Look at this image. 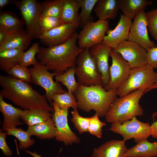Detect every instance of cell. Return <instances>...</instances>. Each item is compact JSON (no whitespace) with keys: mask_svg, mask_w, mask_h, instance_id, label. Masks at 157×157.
Instances as JSON below:
<instances>
[{"mask_svg":"<svg viewBox=\"0 0 157 157\" xmlns=\"http://www.w3.org/2000/svg\"><path fill=\"white\" fill-rule=\"evenodd\" d=\"M157 82V72L148 64L131 69L127 80L117 89L119 97L133 91L143 89L146 92Z\"/></svg>","mask_w":157,"mask_h":157,"instance_id":"5","label":"cell"},{"mask_svg":"<svg viewBox=\"0 0 157 157\" xmlns=\"http://www.w3.org/2000/svg\"><path fill=\"white\" fill-rule=\"evenodd\" d=\"M40 47L39 43H33L28 50L23 53L18 64L27 67L31 65L34 66L39 64L36 56L40 51Z\"/></svg>","mask_w":157,"mask_h":157,"instance_id":"34","label":"cell"},{"mask_svg":"<svg viewBox=\"0 0 157 157\" xmlns=\"http://www.w3.org/2000/svg\"><path fill=\"white\" fill-rule=\"evenodd\" d=\"M148 27L151 36L157 40V8L146 12Z\"/></svg>","mask_w":157,"mask_h":157,"instance_id":"39","label":"cell"},{"mask_svg":"<svg viewBox=\"0 0 157 157\" xmlns=\"http://www.w3.org/2000/svg\"><path fill=\"white\" fill-rule=\"evenodd\" d=\"M7 133L6 132L0 130V148L5 156L10 157L13 154V152L7 143L6 137Z\"/></svg>","mask_w":157,"mask_h":157,"instance_id":"40","label":"cell"},{"mask_svg":"<svg viewBox=\"0 0 157 157\" xmlns=\"http://www.w3.org/2000/svg\"><path fill=\"white\" fill-rule=\"evenodd\" d=\"M78 27L69 23H64L46 33L38 38L40 42L47 47L64 43L70 39L76 32Z\"/></svg>","mask_w":157,"mask_h":157,"instance_id":"15","label":"cell"},{"mask_svg":"<svg viewBox=\"0 0 157 157\" xmlns=\"http://www.w3.org/2000/svg\"><path fill=\"white\" fill-rule=\"evenodd\" d=\"M74 94L77 108L86 112L94 110L100 117L105 116L118 95L117 89L107 91L102 86L81 85Z\"/></svg>","mask_w":157,"mask_h":157,"instance_id":"3","label":"cell"},{"mask_svg":"<svg viewBox=\"0 0 157 157\" xmlns=\"http://www.w3.org/2000/svg\"><path fill=\"white\" fill-rule=\"evenodd\" d=\"M151 125L138 120L136 117L126 121L122 123H111L109 130L121 135L125 142L133 138L136 143L147 139L151 135Z\"/></svg>","mask_w":157,"mask_h":157,"instance_id":"9","label":"cell"},{"mask_svg":"<svg viewBox=\"0 0 157 157\" xmlns=\"http://www.w3.org/2000/svg\"><path fill=\"white\" fill-rule=\"evenodd\" d=\"M9 76L21 81L32 83L30 69L18 64L10 69L7 72Z\"/></svg>","mask_w":157,"mask_h":157,"instance_id":"35","label":"cell"},{"mask_svg":"<svg viewBox=\"0 0 157 157\" xmlns=\"http://www.w3.org/2000/svg\"><path fill=\"white\" fill-rule=\"evenodd\" d=\"M99 117L96 113L90 117L88 132L91 134L99 138H101L102 135V127L106 124L101 121Z\"/></svg>","mask_w":157,"mask_h":157,"instance_id":"38","label":"cell"},{"mask_svg":"<svg viewBox=\"0 0 157 157\" xmlns=\"http://www.w3.org/2000/svg\"><path fill=\"white\" fill-rule=\"evenodd\" d=\"M24 51L19 49H8L0 51V69L7 72L18 64Z\"/></svg>","mask_w":157,"mask_h":157,"instance_id":"27","label":"cell"},{"mask_svg":"<svg viewBox=\"0 0 157 157\" xmlns=\"http://www.w3.org/2000/svg\"><path fill=\"white\" fill-rule=\"evenodd\" d=\"M120 18L114 29H109L103 42L112 49L127 40L132 20L120 13Z\"/></svg>","mask_w":157,"mask_h":157,"instance_id":"17","label":"cell"},{"mask_svg":"<svg viewBox=\"0 0 157 157\" xmlns=\"http://www.w3.org/2000/svg\"><path fill=\"white\" fill-rule=\"evenodd\" d=\"M8 135L14 136L17 138L19 142V147L21 150L25 149L35 144V141L31 138V136L27 132L21 127L9 129L6 131Z\"/></svg>","mask_w":157,"mask_h":157,"instance_id":"31","label":"cell"},{"mask_svg":"<svg viewBox=\"0 0 157 157\" xmlns=\"http://www.w3.org/2000/svg\"><path fill=\"white\" fill-rule=\"evenodd\" d=\"M26 131L31 136L42 140L50 139L55 138L56 129L52 117L44 122L28 126Z\"/></svg>","mask_w":157,"mask_h":157,"instance_id":"23","label":"cell"},{"mask_svg":"<svg viewBox=\"0 0 157 157\" xmlns=\"http://www.w3.org/2000/svg\"><path fill=\"white\" fill-rule=\"evenodd\" d=\"M145 90L138 89L119 97L111 105L105 117L109 123H122L134 117L143 114V110L139 101Z\"/></svg>","mask_w":157,"mask_h":157,"instance_id":"4","label":"cell"},{"mask_svg":"<svg viewBox=\"0 0 157 157\" xmlns=\"http://www.w3.org/2000/svg\"><path fill=\"white\" fill-rule=\"evenodd\" d=\"M148 23L146 12L142 10L139 12L132 22L127 40L136 42L147 51L156 46V43L151 40L148 35Z\"/></svg>","mask_w":157,"mask_h":157,"instance_id":"14","label":"cell"},{"mask_svg":"<svg viewBox=\"0 0 157 157\" xmlns=\"http://www.w3.org/2000/svg\"><path fill=\"white\" fill-rule=\"evenodd\" d=\"M112 49L103 42L94 45L89 49V54L95 61L102 76L104 88L110 81L108 60Z\"/></svg>","mask_w":157,"mask_h":157,"instance_id":"16","label":"cell"},{"mask_svg":"<svg viewBox=\"0 0 157 157\" xmlns=\"http://www.w3.org/2000/svg\"><path fill=\"white\" fill-rule=\"evenodd\" d=\"M2 89L0 96L12 101L24 110L37 109L51 113L54 111L45 95L34 90L31 85L10 76H0Z\"/></svg>","mask_w":157,"mask_h":157,"instance_id":"1","label":"cell"},{"mask_svg":"<svg viewBox=\"0 0 157 157\" xmlns=\"http://www.w3.org/2000/svg\"><path fill=\"white\" fill-rule=\"evenodd\" d=\"M123 140H113L94 148L90 157H124L127 149Z\"/></svg>","mask_w":157,"mask_h":157,"instance_id":"20","label":"cell"},{"mask_svg":"<svg viewBox=\"0 0 157 157\" xmlns=\"http://www.w3.org/2000/svg\"><path fill=\"white\" fill-rule=\"evenodd\" d=\"M15 1L14 0H0V11L5 6L11 4L15 3Z\"/></svg>","mask_w":157,"mask_h":157,"instance_id":"43","label":"cell"},{"mask_svg":"<svg viewBox=\"0 0 157 157\" xmlns=\"http://www.w3.org/2000/svg\"><path fill=\"white\" fill-rule=\"evenodd\" d=\"M40 23L42 34L65 23L61 18L47 16H40Z\"/></svg>","mask_w":157,"mask_h":157,"instance_id":"37","label":"cell"},{"mask_svg":"<svg viewBox=\"0 0 157 157\" xmlns=\"http://www.w3.org/2000/svg\"><path fill=\"white\" fill-rule=\"evenodd\" d=\"M75 68L76 67H71L55 78L56 81L60 83L66 87L68 91H71L73 93L79 85L75 79Z\"/></svg>","mask_w":157,"mask_h":157,"instance_id":"32","label":"cell"},{"mask_svg":"<svg viewBox=\"0 0 157 157\" xmlns=\"http://www.w3.org/2000/svg\"><path fill=\"white\" fill-rule=\"evenodd\" d=\"M109 20L99 19L85 24L78 33V46L84 49H89L102 42L105 34L109 29Z\"/></svg>","mask_w":157,"mask_h":157,"instance_id":"10","label":"cell"},{"mask_svg":"<svg viewBox=\"0 0 157 157\" xmlns=\"http://www.w3.org/2000/svg\"><path fill=\"white\" fill-rule=\"evenodd\" d=\"M147 63L154 69H157V46L147 51Z\"/></svg>","mask_w":157,"mask_h":157,"instance_id":"41","label":"cell"},{"mask_svg":"<svg viewBox=\"0 0 157 157\" xmlns=\"http://www.w3.org/2000/svg\"><path fill=\"white\" fill-rule=\"evenodd\" d=\"M156 139H157V140H156L157 142H157V138Z\"/></svg>","mask_w":157,"mask_h":157,"instance_id":"47","label":"cell"},{"mask_svg":"<svg viewBox=\"0 0 157 157\" xmlns=\"http://www.w3.org/2000/svg\"><path fill=\"white\" fill-rule=\"evenodd\" d=\"M151 136L154 138H157V119L150 126Z\"/></svg>","mask_w":157,"mask_h":157,"instance_id":"42","label":"cell"},{"mask_svg":"<svg viewBox=\"0 0 157 157\" xmlns=\"http://www.w3.org/2000/svg\"><path fill=\"white\" fill-rule=\"evenodd\" d=\"M64 0H47L40 3L41 16L61 18Z\"/></svg>","mask_w":157,"mask_h":157,"instance_id":"29","label":"cell"},{"mask_svg":"<svg viewBox=\"0 0 157 157\" xmlns=\"http://www.w3.org/2000/svg\"><path fill=\"white\" fill-rule=\"evenodd\" d=\"M26 152L33 157H43L38 154L36 151L32 152L29 150H25Z\"/></svg>","mask_w":157,"mask_h":157,"instance_id":"45","label":"cell"},{"mask_svg":"<svg viewBox=\"0 0 157 157\" xmlns=\"http://www.w3.org/2000/svg\"><path fill=\"white\" fill-rule=\"evenodd\" d=\"M124 157H157V142L143 140L127 149Z\"/></svg>","mask_w":157,"mask_h":157,"instance_id":"22","label":"cell"},{"mask_svg":"<svg viewBox=\"0 0 157 157\" xmlns=\"http://www.w3.org/2000/svg\"><path fill=\"white\" fill-rule=\"evenodd\" d=\"M157 88V82L154 84L146 92V93L151 90L152 89Z\"/></svg>","mask_w":157,"mask_h":157,"instance_id":"46","label":"cell"},{"mask_svg":"<svg viewBox=\"0 0 157 157\" xmlns=\"http://www.w3.org/2000/svg\"><path fill=\"white\" fill-rule=\"evenodd\" d=\"M50 112L42 110L34 109L23 110L21 119L28 126L35 125L46 121L52 117Z\"/></svg>","mask_w":157,"mask_h":157,"instance_id":"26","label":"cell"},{"mask_svg":"<svg viewBox=\"0 0 157 157\" xmlns=\"http://www.w3.org/2000/svg\"><path fill=\"white\" fill-rule=\"evenodd\" d=\"M71 121L79 134L88 132L90 117H84L80 116L77 109L71 112Z\"/></svg>","mask_w":157,"mask_h":157,"instance_id":"36","label":"cell"},{"mask_svg":"<svg viewBox=\"0 0 157 157\" xmlns=\"http://www.w3.org/2000/svg\"><path fill=\"white\" fill-rule=\"evenodd\" d=\"M78 35L76 32L67 41L58 45L40 47L36 56L40 64L59 74L76 67L78 56L84 49L77 44Z\"/></svg>","mask_w":157,"mask_h":157,"instance_id":"2","label":"cell"},{"mask_svg":"<svg viewBox=\"0 0 157 157\" xmlns=\"http://www.w3.org/2000/svg\"><path fill=\"white\" fill-rule=\"evenodd\" d=\"M77 0L81 8L79 26L82 28L87 23L93 21L92 13L98 0Z\"/></svg>","mask_w":157,"mask_h":157,"instance_id":"30","label":"cell"},{"mask_svg":"<svg viewBox=\"0 0 157 157\" xmlns=\"http://www.w3.org/2000/svg\"><path fill=\"white\" fill-rule=\"evenodd\" d=\"M119 10L118 0H98L94 9L96 16L102 20L115 18Z\"/></svg>","mask_w":157,"mask_h":157,"instance_id":"21","label":"cell"},{"mask_svg":"<svg viewBox=\"0 0 157 157\" xmlns=\"http://www.w3.org/2000/svg\"><path fill=\"white\" fill-rule=\"evenodd\" d=\"M23 110L20 108H16L11 104L7 103L0 96V111L3 118L1 130L6 132L8 129L23 124V122L21 121Z\"/></svg>","mask_w":157,"mask_h":157,"instance_id":"19","label":"cell"},{"mask_svg":"<svg viewBox=\"0 0 157 157\" xmlns=\"http://www.w3.org/2000/svg\"><path fill=\"white\" fill-rule=\"evenodd\" d=\"M29 69L32 83L44 90V95L51 106L53 102L52 97L54 95L63 94L67 92L63 88L59 83L55 81L53 79L54 76L59 74L50 72L40 64L33 66Z\"/></svg>","mask_w":157,"mask_h":157,"instance_id":"8","label":"cell"},{"mask_svg":"<svg viewBox=\"0 0 157 157\" xmlns=\"http://www.w3.org/2000/svg\"><path fill=\"white\" fill-rule=\"evenodd\" d=\"M7 33V32L0 29V46L3 43Z\"/></svg>","mask_w":157,"mask_h":157,"instance_id":"44","label":"cell"},{"mask_svg":"<svg viewBox=\"0 0 157 157\" xmlns=\"http://www.w3.org/2000/svg\"><path fill=\"white\" fill-rule=\"evenodd\" d=\"M15 4L19 10L26 30L32 39H37L42 34L40 19L41 12L40 3L36 0L15 1Z\"/></svg>","mask_w":157,"mask_h":157,"instance_id":"7","label":"cell"},{"mask_svg":"<svg viewBox=\"0 0 157 157\" xmlns=\"http://www.w3.org/2000/svg\"><path fill=\"white\" fill-rule=\"evenodd\" d=\"M24 23L11 11L0 12V29L8 32L23 28Z\"/></svg>","mask_w":157,"mask_h":157,"instance_id":"28","label":"cell"},{"mask_svg":"<svg viewBox=\"0 0 157 157\" xmlns=\"http://www.w3.org/2000/svg\"><path fill=\"white\" fill-rule=\"evenodd\" d=\"M118 3L119 10L131 20L140 11L152 4L151 1L148 0H118Z\"/></svg>","mask_w":157,"mask_h":157,"instance_id":"24","label":"cell"},{"mask_svg":"<svg viewBox=\"0 0 157 157\" xmlns=\"http://www.w3.org/2000/svg\"><path fill=\"white\" fill-rule=\"evenodd\" d=\"M80 6L77 0H64L61 18L65 23L80 26L79 10Z\"/></svg>","mask_w":157,"mask_h":157,"instance_id":"25","label":"cell"},{"mask_svg":"<svg viewBox=\"0 0 157 157\" xmlns=\"http://www.w3.org/2000/svg\"><path fill=\"white\" fill-rule=\"evenodd\" d=\"M32 38L28 32L23 28L7 33L5 41L0 46V51L8 49L24 51L30 46Z\"/></svg>","mask_w":157,"mask_h":157,"instance_id":"18","label":"cell"},{"mask_svg":"<svg viewBox=\"0 0 157 157\" xmlns=\"http://www.w3.org/2000/svg\"><path fill=\"white\" fill-rule=\"evenodd\" d=\"M89 49H85L77 58L75 74L77 82L79 85L86 86H103L102 76L95 61L89 54Z\"/></svg>","mask_w":157,"mask_h":157,"instance_id":"6","label":"cell"},{"mask_svg":"<svg viewBox=\"0 0 157 157\" xmlns=\"http://www.w3.org/2000/svg\"><path fill=\"white\" fill-rule=\"evenodd\" d=\"M112 63L109 67L110 81L104 88L107 91L117 89L127 80L131 69L127 62L119 53L112 49Z\"/></svg>","mask_w":157,"mask_h":157,"instance_id":"12","label":"cell"},{"mask_svg":"<svg viewBox=\"0 0 157 157\" xmlns=\"http://www.w3.org/2000/svg\"><path fill=\"white\" fill-rule=\"evenodd\" d=\"M52 100L60 109L72 108L73 109H77V100L74 93L71 91H67L62 94L54 95Z\"/></svg>","mask_w":157,"mask_h":157,"instance_id":"33","label":"cell"},{"mask_svg":"<svg viewBox=\"0 0 157 157\" xmlns=\"http://www.w3.org/2000/svg\"><path fill=\"white\" fill-rule=\"evenodd\" d=\"M112 50L119 53L131 69L147 64V51L136 42L127 40Z\"/></svg>","mask_w":157,"mask_h":157,"instance_id":"13","label":"cell"},{"mask_svg":"<svg viewBox=\"0 0 157 157\" xmlns=\"http://www.w3.org/2000/svg\"><path fill=\"white\" fill-rule=\"evenodd\" d=\"M52 106L54 110L52 117L56 129V139L63 142L66 146L73 143H79L80 139L72 131L68 124V109H60L54 101L52 102Z\"/></svg>","mask_w":157,"mask_h":157,"instance_id":"11","label":"cell"}]
</instances>
